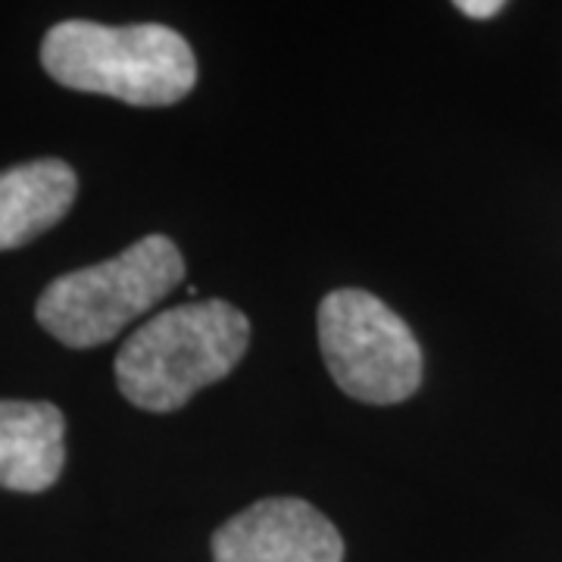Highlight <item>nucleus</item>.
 Here are the masks:
<instances>
[{"instance_id": "nucleus-1", "label": "nucleus", "mask_w": 562, "mask_h": 562, "mask_svg": "<svg viewBox=\"0 0 562 562\" xmlns=\"http://www.w3.org/2000/svg\"><path fill=\"white\" fill-rule=\"evenodd\" d=\"M41 63L50 79L72 91L106 94L132 106L179 103L198 81L188 41L157 22H60L41 44Z\"/></svg>"}, {"instance_id": "nucleus-2", "label": "nucleus", "mask_w": 562, "mask_h": 562, "mask_svg": "<svg viewBox=\"0 0 562 562\" xmlns=\"http://www.w3.org/2000/svg\"><path fill=\"white\" fill-rule=\"evenodd\" d=\"M250 322L228 301L172 306L122 344L116 384L147 413H172L198 391L222 382L247 353Z\"/></svg>"}, {"instance_id": "nucleus-3", "label": "nucleus", "mask_w": 562, "mask_h": 562, "mask_svg": "<svg viewBox=\"0 0 562 562\" xmlns=\"http://www.w3.org/2000/svg\"><path fill=\"white\" fill-rule=\"evenodd\" d=\"M181 279L184 260L179 247L166 235H147L113 260L50 281L38 297L35 316L41 328L66 347H98L169 297Z\"/></svg>"}, {"instance_id": "nucleus-4", "label": "nucleus", "mask_w": 562, "mask_h": 562, "mask_svg": "<svg viewBox=\"0 0 562 562\" xmlns=\"http://www.w3.org/2000/svg\"><path fill=\"white\" fill-rule=\"evenodd\" d=\"M319 347L331 379L353 401L401 403L422 382V347L413 328L360 288H338L319 303Z\"/></svg>"}, {"instance_id": "nucleus-5", "label": "nucleus", "mask_w": 562, "mask_h": 562, "mask_svg": "<svg viewBox=\"0 0 562 562\" xmlns=\"http://www.w3.org/2000/svg\"><path fill=\"white\" fill-rule=\"evenodd\" d=\"M216 562H341V531L313 503L269 497L213 535Z\"/></svg>"}, {"instance_id": "nucleus-6", "label": "nucleus", "mask_w": 562, "mask_h": 562, "mask_svg": "<svg viewBox=\"0 0 562 562\" xmlns=\"http://www.w3.org/2000/svg\"><path fill=\"white\" fill-rule=\"evenodd\" d=\"M66 419L54 403L0 401V487L38 494L60 479Z\"/></svg>"}, {"instance_id": "nucleus-7", "label": "nucleus", "mask_w": 562, "mask_h": 562, "mask_svg": "<svg viewBox=\"0 0 562 562\" xmlns=\"http://www.w3.org/2000/svg\"><path fill=\"white\" fill-rule=\"evenodd\" d=\"M79 179L63 160H35L0 172V250L35 241L69 213Z\"/></svg>"}, {"instance_id": "nucleus-8", "label": "nucleus", "mask_w": 562, "mask_h": 562, "mask_svg": "<svg viewBox=\"0 0 562 562\" xmlns=\"http://www.w3.org/2000/svg\"><path fill=\"white\" fill-rule=\"evenodd\" d=\"M457 10L465 13L469 20H491L503 10V0H460Z\"/></svg>"}]
</instances>
